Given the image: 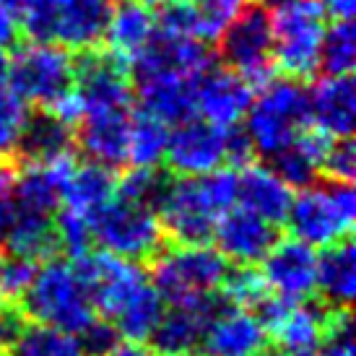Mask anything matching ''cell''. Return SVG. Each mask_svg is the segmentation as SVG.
Returning a JSON list of instances; mask_svg holds the SVG:
<instances>
[{
    "label": "cell",
    "mask_w": 356,
    "mask_h": 356,
    "mask_svg": "<svg viewBox=\"0 0 356 356\" xmlns=\"http://www.w3.org/2000/svg\"><path fill=\"white\" fill-rule=\"evenodd\" d=\"M232 206H237V172L221 167L206 177L167 182L156 213L164 237H172L179 245H195L211 239L218 216Z\"/></svg>",
    "instance_id": "cell-2"
},
{
    "label": "cell",
    "mask_w": 356,
    "mask_h": 356,
    "mask_svg": "<svg viewBox=\"0 0 356 356\" xmlns=\"http://www.w3.org/2000/svg\"><path fill=\"white\" fill-rule=\"evenodd\" d=\"M19 37V21L8 10V6L0 0V52H6L10 44H16Z\"/></svg>",
    "instance_id": "cell-46"
},
{
    "label": "cell",
    "mask_w": 356,
    "mask_h": 356,
    "mask_svg": "<svg viewBox=\"0 0 356 356\" xmlns=\"http://www.w3.org/2000/svg\"><path fill=\"white\" fill-rule=\"evenodd\" d=\"M26 120V104L8 89H0V161H8L13 154H19Z\"/></svg>",
    "instance_id": "cell-39"
},
{
    "label": "cell",
    "mask_w": 356,
    "mask_h": 356,
    "mask_svg": "<svg viewBox=\"0 0 356 356\" xmlns=\"http://www.w3.org/2000/svg\"><path fill=\"white\" fill-rule=\"evenodd\" d=\"M211 65L213 58L206 42L156 29L149 47L130 63L128 70L130 81L143 83L156 79H200Z\"/></svg>",
    "instance_id": "cell-14"
},
{
    "label": "cell",
    "mask_w": 356,
    "mask_h": 356,
    "mask_svg": "<svg viewBox=\"0 0 356 356\" xmlns=\"http://www.w3.org/2000/svg\"><path fill=\"white\" fill-rule=\"evenodd\" d=\"M52 229H55V250H63L70 260H79L86 252H91V218L81 216L76 211L60 208L52 216Z\"/></svg>",
    "instance_id": "cell-36"
},
{
    "label": "cell",
    "mask_w": 356,
    "mask_h": 356,
    "mask_svg": "<svg viewBox=\"0 0 356 356\" xmlns=\"http://www.w3.org/2000/svg\"><path fill=\"white\" fill-rule=\"evenodd\" d=\"M221 299L234 307H245L255 312L257 307L263 305V299L270 294L266 286V281L260 276V270L252 266H237V270H229L224 284H221Z\"/></svg>",
    "instance_id": "cell-37"
},
{
    "label": "cell",
    "mask_w": 356,
    "mask_h": 356,
    "mask_svg": "<svg viewBox=\"0 0 356 356\" xmlns=\"http://www.w3.org/2000/svg\"><path fill=\"white\" fill-rule=\"evenodd\" d=\"M177 356H195V354H177Z\"/></svg>",
    "instance_id": "cell-54"
},
{
    "label": "cell",
    "mask_w": 356,
    "mask_h": 356,
    "mask_svg": "<svg viewBox=\"0 0 356 356\" xmlns=\"http://www.w3.org/2000/svg\"><path fill=\"white\" fill-rule=\"evenodd\" d=\"M250 8V0H193L195 31L200 42H218V37Z\"/></svg>",
    "instance_id": "cell-35"
},
{
    "label": "cell",
    "mask_w": 356,
    "mask_h": 356,
    "mask_svg": "<svg viewBox=\"0 0 356 356\" xmlns=\"http://www.w3.org/2000/svg\"><path fill=\"white\" fill-rule=\"evenodd\" d=\"M221 305V294L203 302L190 305H169L159 317L156 327L151 333V351L161 356L193 354L200 346V338L206 330L213 309Z\"/></svg>",
    "instance_id": "cell-23"
},
{
    "label": "cell",
    "mask_w": 356,
    "mask_h": 356,
    "mask_svg": "<svg viewBox=\"0 0 356 356\" xmlns=\"http://www.w3.org/2000/svg\"><path fill=\"white\" fill-rule=\"evenodd\" d=\"M268 330L252 309L234 307L221 299L208 320L200 346L206 356H263L268 351Z\"/></svg>",
    "instance_id": "cell-16"
},
{
    "label": "cell",
    "mask_w": 356,
    "mask_h": 356,
    "mask_svg": "<svg viewBox=\"0 0 356 356\" xmlns=\"http://www.w3.org/2000/svg\"><path fill=\"white\" fill-rule=\"evenodd\" d=\"M3 242H6L8 252L31 257V260H42L44 255H52V250H55L52 216L13 211V218H10V227Z\"/></svg>",
    "instance_id": "cell-31"
},
{
    "label": "cell",
    "mask_w": 356,
    "mask_h": 356,
    "mask_svg": "<svg viewBox=\"0 0 356 356\" xmlns=\"http://www.w3.org/2000/svg\"><path fill=\"white\" fill-rule=\"evenodd\" d=\"M169 125L154 118L151 112L140 109L130 115L128 146H125V164L133 169H159L164 164L169 140Z\"/></svg>",
    "instance_id": "cell-30"
},
{
    "label": "cell",
    "mask_w": 356,
    "mask_h": 356,
    "mask_svg": "<svg viewBox=\"0 0 356 356\" xmlns=\"http://www.w3.org/2000/svg\"><path fill=\"white\" fill-rule=\"evenodd\" d=\"M91 239L102 252L140 263L161 250L164 229L156 208L115 195L91 216Z\"/></svg>",
    "instance_id": "cell-10"
},
{
    "label": "cell",
    "mask_w": 356,
    "mask_h": 356,
    "mask_svg": "<svg viewBox=\"0 0 356 356\" xmlns=\"http://www.w3.org/2000/svg\"><path fill=\"white\" fill-rule=\"evenodd\" d=\"M263 356H317V354H291V351H276V354H263Z\"/></svg>",
    "instance_id": "cell-52"
},
{
    "label": "cell",
    "mask_w": 356,
    "mask_h": 356,
    "mask_svg": "<svg viewBox=\"0 0 356 356\" xmlns=\"http://www.w3.org/2000/svg\"><path fill=\"white\" fill-rule=\"evenodd\" d=\"M270 16L273 34V68L289 79H309L320 70V47L327 26L325 10L317 0H294Z\"/></svg>",
    "instance_id": "cell-9"
},
{
    "label": "cell",
    "mask_w": 356,
    "mask_h": 356,
    "mask_svg": "<svg viewBox=\"0 0 356 356\" xmlns=\"http://www.w3.org/2000/svg\"><path fill=\"white\" fill-rule=\"evenodd\" d=\"M34 273H37V260L6 252L0 257V297H6L10 305L21 302L34 281Z\"/></svg>",
    "instance_id": "cell-40"
},
{
    "label": "cell",
    "mask_w": 356,
    "mask_h": 356,
    "mask_svg": "<svg viewBox=\"0 0 356 356\" xmlns=\"http://www.w3.org/2000/svg\"><path fill=\"white\" fill-rule=\"evenodd\" d=\"M218 47L227 68L242 76L252 89L273 79V34L268 10L248 8L218 37Z\"/></svg>",
    "instance_id": "cell-12"
},
{
    "label": "cell",
    "mask_w": 356,
    "mask_h": 356,
    "mask_svg": "<svg viewBox=\"0 0 356 356\" xmlns=\"http://www.w3.org/2000/svg\"><path fill=\"white\" fill-rule=\"evenodd\" d=\"M112 356H156L149 346L136 343V341H120V346L112 351Z\"/></svg>",
    "instance_id": "cell-49"
},
{
    "label": "cell",
    "mask_w": 356,
    "mask_h": 356,
    "mask_svg": "<svg viewBox=\"0 0 356 356\" xmlns=\"http://www.w3.org/2000/svg\"><path fill=\"white\" fill-rule=\"evenodd\" d=\"M291 198L294 188H289L273 167L248 161L237 172V203L270 224H281L286 218Z\"/></svg>",
    "instance_id": "cell-25"
},
{
    "label": "cell",
    "mask_w": 356,
    "mask_h": 356,
    "mask_svg": "<svg viewBox=\"0 0 356 356\" xmlns=\"http://www.w3.org/2000/svg\"><path fill=\"white\" fill-rule=\"evenodd\" d=\"M327 140L323 133L317 130H305L297 138L289 143L286 149L270 159L276 175L289 188H307L320 177V167H323V154H325Z\"/></svg>",
    "instance_id": "cell-28"
},
{
    "label": "cell",
    "mask_w": 356,
    "mask_h": 356,
    "mask_svg": "<svg viewBox=\"0 0 356 356\" xmlns=\"http://www.w3.org/2000/svg\"><path fill=\"white\" fill-rule=\"evenodd\" d=\"M255 3H257V8H263V10H276V8H281V6L294 3V0H255Z\"/></svg>",
    "instance_id": "cell-50"
},
{
    "label": "cell",
    "mask_w": 356,
    "mask_h": 356,
    "mask_svg": "<svg viewBox=\"0 0 356 356\" xmlns=\"http://www.w3.org/2000/svg\"><path fill=\"white\" fill-rule=\"evenodd\" d=\"M94 309L118 327L120 338L146 343L164 312V302L151 284L149 273L109 252H86L73 260Z\"/></svg>",
    "instance_id": "cell-1"
},
{
    "label": "cell",
    "mask_w": 356,
    "mask_h": 356,
    "mask_svg": "<svg viewBox=\"0 0 356 356\" xmlns=\"http://www.w3.org/2000/svg\"><path fill=\"white\" fill-rule=\"evenodd\" d=\"M6 356H86V351L81 348L79 338L55 330L47 325H21L16 330V336L10 341L6 351Z\"/></svg>",
    "instance_id": "cell-33"
},
{
    "label": "cell",
    "mask_w": 356,
    "mask_h": 356,
    "mask_svg": "<svg viewBox=\"0 0 356 356\" xmlns=\"http://www.w3.org/2000/svg\"><path fill=\"white\" fill-rule=\"evenodd\" d=\"M169 179L159 169H133L130 167L120 179H115V195L122 200H133L140 206L156 208Z\"/></svg>",
    "instance_id": "cell-38"
},
{
    "label": "cell",
    "mask_w": 356,
    "mask_h": 356,
    "mask_svg": "<svg viewBox=\"0 0 356 356\" xmlns=\"http://www.w3.org/2000/svg\"><path fill=\"white\" fill-rule=\"evenodd\" d=\"M143 109L167 125H179L195 118V86L198 79H156L136 83Z\"/></svg>",
    "instance_id": "cell-27"
},
{
    "label": "cell",
    "mask_w": 356,
    "mask_h": 356,
    "mask_svg": "<svg viewBox=\"0 0 356 356\" xmlns=\"http://www.w3.org/2000/svg\"><path fill=\"white\" fill-rule=\"evenodd\" d=\"M6 79H8V58L6 52H0V89H6Z\"/></svg>",
    "instance_id": "cell-51"
},
{
    "label": "cell",
    "mask_w": 356,
    "mask_h": 356,
    "mask_svg": "<svg viewBox=\"0 0 356 356\" xmlns=\"http://www.w3.org/2000/svg\"><path fill=\"white\" fill-rule=\"evenodd\" d=\"M79 343L81 348L86 351V356H112V351L120 346V333L118 327L112 325L109 320H104V317H94L89 325L81 330L79 336Z\"/></svg>",
    "instance_id": "cell-43"
},
{
    "label": "cell",
    "mask_w": 356,
    "mask_h": 356,
    "mask_svg": "<svg viewBox=\"0 0 356 356\" xmlns=\"http://www.w3.org/2000/svg\"><path fill=\"white\" fill-rule=\"evenodd\" d=\"M151 3H159V6H164V3H190V0H151Z\"/></svg>",
    "instance_id": "cell-53"
},
{
    "label": "cell",
    "mask_w": 356,
    "mask_h": 356,
    "mask_svg": "<svg viewBox=\"0 0 356 356\" xmlns=\"http://www.w3.org/2000/svg\"><path fill=\"white\" fill-rule=\"evenodd\" d=\"M255 89L229 68H211L198 79L195 86V118L208 125L232 130L239 128L252 104Z\"/></svg>",
    "instance_id": "cell-18"
},
{
    "label": "cell",
    "mask_w": 356,
    "mask_h": 356,
    "mask_svg": "<svg viewBox=\"0 0 356 356\" xmlns=\"http://www.w3.org/2000/svg\"><path fill=\"white\" fill-rule=\"evenodd\" d=\"M317 3L325 10V16H333V21L351 19L356 10V0H317Z\"/></svg>",
    "instance_id": "cell-47"
},
{
    "label": "cell",
    "mask_w": 356,
    "mask_h": 356,
    "mask_svg": "<svg viewBox=\"0 0 356 356\" xmlns=\"http://www.w3.org/2000/svg\"><path fill=\"white\" fill-rule=\"evenodd\" d=\"M76 94L83 102V112L91 109H130L133 81L125 63L109 52H83L76 63Z\"/></svg>",
    "instance_id": "cell-17"
},
{
    "label": "cell",
    "mask_w": 356,
    "mask_h": 356,
    "mask_svg": "<svg viewBox=\"0 0 356 356\" xmlns=\"http://www.w3.org/2000/svg\"><path fill=\"white\" fill-rule=\"evenodd\" d=\"M76 83L73 52L55 42L29 40L8 58L6 89L16 94L26 107L50 109Z\"/></svg>",
    "instance_id": "cell-8"
},
{
    "label": "cell",
    "mask_w": 356,
    "mask_h": 356,
    "mask_svg": "<svg viewBox=\"0 0 356 356\" xmlns=\"http://www.w3.org/2000/svg\"><path fill=\"white\" fill-rule=\"evenodd\" d=\"M229 273V263L206 242L159 250L154 255L151 284L164 305H190L216 297Z\"/></svg>",
    "instance_id": "cell-5"
},
{
    "label": "cell",
    "mask_w": 356,
    "mask_h": 356,
    "mask_svg": "<svg viewBox=\"0 0 356 356\" xmlns=\"http://www.w3.org/2000/svg\"><path fill=\"white\" fill-rule=\"evenodd\" d=\"M323 356H356L351 309H330L323 338Z\"/></svg>",
    "instance_id": "cell-42"
},
{
    "label": "cell",
    "mask_w": 356,
    "mask_h": 356,
    "mask_svg": "<svg viewBox=\"0 0 356 356\" xmlns=\"http://www.w3.org/2000/svg\"><path fill=\"white\" fill-rule=\"evenodd\" d=\"M260 276L273 297L302 302L315 294L317 250L299 239H276L260 260Z\"/></svg>",
    "instance_id": "cell-15"
},
{
    "label": "cell",
    "mask_w": 356,
    "mask_h": 356,
    "mask_svg": "<svg viewBox=\"0 0 356 356\" xmlns=\"http://www.w3.org/2000/svg\"><path fill=\"white\" fill-rule=\"evenodd\" d=\"M252 156L245 133L239 128L224 130L193 118L169 130L167 164L177 177H206L221 167H242Z\"/></svg>",
    "instance_id": "cell-7"
},
{
    "label": "cell",
    "mask_w": 356,
    "mask_h": 356,
    "mask_svg": "<svg viewBox=\"0 0 356 356\" xmlns=\"http://www.w3.org/2000/svg\"><path fill=\"white\" fill-rule=\"evenodd\" d=\"M154 34H156V13L151 10L149 0H118V6L109 8L102 42H107L109 55L130 65L149 47Z\"/></svg>",
    "instance_id": "cell-24"
},
{
    "label": "cell",
    "mask_w": 356,
    "mask_h": 356,
    "mask_svg": "<svg viewBox=\"0 0 356 356\" xmlns=\"http://www.w3.org/2000/svg\"><path fill=\"white\" fill-rule=\"evenodd\" d=\"M211 237L216 242L218 255L227 263L255 266L266 257L268 250L273 248L278 234L276 224H270L263 216H257L237 203L218 216Z\"/></svg>",
    "instance_id": "cell-19"
},
{
    "label": "cell",
    "mask_w": 356,
    "mask_h": 356,
    "mask_svg": "<svg viewBox=\"0 0 356 356\" xmlns=\"http://www.w3.org/2000/svg\"><path fill=\"white\" fill-rule=\"evenodd\" d=\"M6 6H8V10L16 16V21L26 19L29 13H34V10H40L47 0H3Z\"/></svg>",
    "instance_id": "cell-48"
},
{
    "label": "cell",
    "mask_w": 356,
    "mask_h": 356,
    "mask_svg": "<svg viewBox=\"0 0 356 356\" xmlns=\"http://www.w3.org/2000/svg\"><path fill=\"white\" fill-rule=\"evenodd\" d=\"M356 65V29L351 19H336L325 26L320 68L327 76H351Z\"/></svg>",
    "instance_id": "cell-34"
},
{
    "label": "cell",
    "mask_w": 356,
    "mask_h": 356,
    "mask_svg": "<svg viewBox=\"0 0 356 356\" xmlns=\"http://www.w3.org/2000/svg\"><path fill=\"white\" fill-rule=\"evenodd\" d=\"M21 327V317L16 315V309L6 297H0V351H6L16 330Z\"/></svg>",
    "instance_id": "cell-45"
},
{
    "label": "cell",
    "mask_w": 356,
    "mask_h": 356,
    "mask_svg": "<svg viewBox=\"0 0 356 356\" xmlns=\"http://www.w3.org/2000/svg\"><path fill=\"white\" fill-rule=\"evenodd\" d=\"M19 151L26 156V161H42V159L68 154L73 151V128L60 122L50 112L29 118L24 136H21Z\"/></svg>",
    "instance_id": "cell-32"
},
{
    "label": "cell",
    "mask_w": 356,
    "mask_h": 356,
    "mask_svg": "<svg viewBox=\"0 0 356 356\" xmlns=\"http://www.w3.org/2000/svg\"><path fill=\"white\" fill-rule=\"evenodd\" d=\"M255 315L266 325L268 338L276 341L281 351L315 354L317 348L323 346L330 309L309 305L307 299L289 302V299L268 294L263 305L255 309Z\"/></svg>",
    "instance_id": "cell-13"
},
{
    "label": "cell",
    "mask_w": 356,
    "mask_h": 356,
    "mask_svg": "<svg viewBox=\"0 0 356 356\" xmlns=\"http://www.w3.org/2000/svg\"><path fill=\"white\" fill-rule=\"evenodd\" d=\"M130 109H91L76 125L73 140L81 154L107 169H118L125 164V146H128Z\"/></svg>",
    "instance_id": "cell-21"
},
{
    "label": "cell",
    "mask_w": 356,
    "mask_h": 356,
    "mask_svg": "<svg viewBox=\"0 0 356 356\" xmlns=\"http://www.w3.org/2000/svg\"><path fill=\"white\" fill-rule=\"evenodd\" d=\"M315 291L325 299L327 309H351L356 294V250L351 239H341L317 252Z\"/></svg>",
    "instance_id": "cell-26"
},
{
    "label": "cell",
    "mask_w": 356,
    "mask_h": 356,
    "mask_svg": "<svg viewBox=\"0 0 356 356\" xmlns=\"http://www.w3.org/2000/svg\"><path fill=\"white\" fill-rule=\"evenodd\" d=\"M13 190H16V169L10 167L8 161H0V242L6 237L13 211H16Z\"/></svg>",
    "instance_id": "cell-44"
},
{
    "label": "cell",
    "mask_w": 356,
    "mask_h": 356,
    "mask_svg": "<svg viewBox=\"0 0 356 356\" xmlns=\"http://www.w3.org/2000/svg\"><path fill=\"white\" fill-rule=\"evenodd\" d=\"M312 130L325 138H351L356 125V89L351 76H323L307 89Z\"/></svg>",
    "instance_id": "cell-22"
},
{
    "label": "cell",
    "mask_w": 356,
    "mask_h": 356,
    "mask_svg": "<svg viewBox=\"0 0 356 356\" xmlns=\"http://www.w3.org/2000/svg\"><path fill=\"white\" fill-rule=\"evenodd\" d=\"M291 237L323 250L351 237L356 221V193L351 182H312L294 193L284 218Z\"/></svg>",
    "instance_id": "cell-6"
},
{
    "label": "cell",
    "mask_w": 356,
    "mask_h": 356,
    "mask_svg": "<svg viewBox=\"0 0 356 356\" xmlns=\"http://www.w3.org/2000/svg\"><path fill=\"white\" fill-rule=\"evenodd\" d=\"M109 0H47L19 21L29 40L55 42L68 52H91L104 37Z\"/></svg>",
    "instance_id": "cell-11"
},
{
    "label": "cell",
    "mask_w": 356,
    "mask_h": 356,
    "mask_svg": "<svg viewBox=\"0 0 356 356\" xmlns=\"http://www.w3.org/2000/svg\"><path fill=\"white\" fill-rule=\"evenodd\" d=\"M320 175L333 182H354L356 175V146L351 138H330L323 154Z\"/></svg>",
    "instance_id": "cell-41"
},
{
    "label": "cell",
    "mask_w": 356,
    "mask_h": 356,
    "mask_svg": "<svg viewBox=\"0 0 356 356\" xmlns=\"http://www.w3.org/2000/svg\"><path fill=\"white\" fill-rule=\"evenodd\" d=\"M112 198H115L112 169L86 161V164H76V169H73L68 185L63 190L60 208H68V211H76L81 216L91 218Z\"/></svg>",
    "instance_id": "cell-29"
},
{
    "label": "cell",
    "mask_w": 356,
    "mask_h": 356,
    "mask_svg": "<svg viewBox=\"0 0 356 356\" xmlns=\"http://www.w3.org/2000/svg\"><path fill=\"white\" fill-rule=\"evenodd\" d=\"M76 164L79 161L73 151L42 161H26V169L16 172V190H13L16 211L55 216L63 190L68 185Z\"/></svg>",
    "instance_id": "cell-20"
},
{
    "label": "cell",
    "mask_w": 356,
    "mask_h": 356,
    "mask_svg": "<svg viewBox=\"0 0 356 356\" xmlns=\"http://www.w3.org/2000/svg\"><path fill=\"white\" fill-rule=\"evenodd\" d=\"M242 122L252 154L273 159L309 125L307 89L297 79L266 81Z\"/></svg>",
    "instance_id": "cell-4"
},
{
    "label": "cell",
    "mask_w": 356,
    "mask_h": 356,
    "mask_svg": "<svg viewBox=\"0 0 356 356\" xmlns=\"http://www.w3.org/2000/svg\"><path fill=\"white\" fill-rule=\"evenodd\" d=\"M21 312L29 323L79 336L97 317L79 270L68 260L50 257L37 266L34 281L21 297Z\"/></svg>",
    "instance_id": "cell-3"
}]
</instances>
